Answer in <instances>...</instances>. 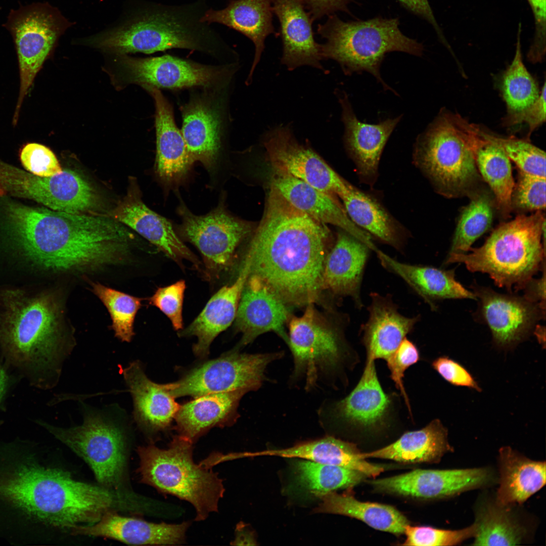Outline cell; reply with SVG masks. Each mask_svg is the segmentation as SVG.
I'll use <instances>...</instances> for the list:
<instances>
[{"mask_svg":"<svg viewBox=\"0 0 546 546\" xmlns=\"http://www.w3.org/2000/svg\"><path fill=\"white\" fill-rule=\"evenodd\" d=\"M38 449L39 445L31 444L23 449L0 475V510L25 545L37 542L43 528L94 524L117 502L108 489L46 465Z\"/></svg>","mask_w":546,"mask_h":546,"instance_id":"obj_1","label":"cell"},{"mask_svg":"<svg viewBox=\"0 0 546 546\" xmlns=\"http://www.w3.org/2000/svg\"><path fill=\"white\" fill-rule=\"evenodd\" d=\"M9 235L22 261L51 272H85L121 263L131 234L115 218L12 203Z\"/></svg>","mask_w":546,"mask_h":546,"instance_id":"obj_2","label":"cell"},{"mask_svg":"<svg viewBox=\"0 0 546 546\" xmlns=\"http://www.w3.org/2000/svg\"><path fill=\"white\" fill-rule=\"evenodd\" d=\"M328 235L325 224L294 207L271 185L245 256L249 275L285 303H312L324 289Z\"/></svg>","mask_w":546,"mask_h":546,"instance_id":"obj_3","label":"cell"},{"mask_svg":"<svg viewBox=\"0 0 546 546\" xmlns=\"http://www.w3.org/2000/svg\"><path fill=\"white\" fill-rule=\"evenodd\" d=\"M61 306L51 291L0 290V356L5 367L31 387H55L73 344L61 321Z\"/></svg>","mask_w":546,"mask_h":546,"instance_id":"obj_4","label":"cell"},{"mask_svg":"<svg viewBox=\"0 0 546 546\" xmlns=\"http://www.w3.org/2000/svg\"><path fill=\"white\" fill-rule=\"evenodd\" d=\"M202 1L180 6L152 4L113 28L85 39L87 44L120 56L185 49L210 54L226 49L218 33L201 18Z\"/></svg>","mask_w":546,"mask_h":546,"instance_id":"obj_5","label":"cell"},{"mask_svg":"<svg viewBox=\"0 0 546 546\" xmlns=\"http://www.w3.org/2000/svg\"><path fill=\"white\" fill-rule=\"evenodd\" d=\"M545 219L542 211L518 215L500 224L469 253L449 254L444 265L464 263L472 272L487 274L499 287L522 290L545 263Z\"/></svg>","mask_w":546,"mask_h":546,"instance_id":"obj_6","label":"cell"},{"mask_svg":"<svg viewBox=\"0 0 546 546\" xmlns=\"http://www.w3.org/2000/svg\"><path fill=\"white\" fill-rule=\"evenodd\" d=\"M481 128L442 110L415 145V162L437 191L448 197L470 195L480 179L473 145Z\"/></svg>","mask_w":546,"mask_h":546,"instance_id":"obj_7","label":"cell"},{"mask_svg":"<svg viewBox=\"0 0 546 546\" xmlns=\"http://www.w3.org/2000/svg\"><path fill=\"white\" fill-rule=\"evenodd\" d=\"M399 24L396 18L345 22L334 14L330 15L317 27L318 33L326 39L321 44L323 59L338 62L347 75L368 72L385 90L395 93L380 74L385 55L398 51L420 57L424 50L421 43L403 34Z\"/></svg>","mask_w":546,"mask_h":546,"instance_id":"obj_8","label":"cell"},{"mask_svg":"<svg viewBox=\"0 0 546 546\" xmlns=\"http://www.w3.org/2000/svg\"><path fill=\"white\" fill-rule=\"evenodd\" d=\"M193 443L177 435L166 449L153 444L139 447L138 472L142 483L191 503L196 510L195 521H201L218 512L225 488L217 473L194 462Z\"/></svg>","mask_w":546,"mask_h":546,"instance_id":"obj_9","label":"cell"},{"mask_svg":"<svg viewBox=\"0 0 546 546\" xmlns=\"http://www.w3.org/2000/svg\"><path fill=\"white\" fill-rule=\"evenodd\" d=\"M82 405L81 425L63 428L40 419L34 422L85 461L102 485L116 488L125 465V429L129 418L117 405L102 410Z\"/></svg>","mask_w":546,"mask_h":546,"instance_id":"obj_10","label":"cell"},{"mask_svg":"<svg viewBox=\"0 0 546 546\" xmlns=\"http://www.w3.org/2000/svg\"><path fill=\"white\" fill-rule=\"evenodd\" d=\"M287 344L294 359V378H303L305 388L315 386L324 376L333 375L345 366L350 351L341 331L320 319L312 303L303 314L289 324Z\"/></svg>","mask_w":546,"mask_h":546,"instance_id":"obj_11","label":"cell"},{"mask_svg":"<svg viewBox=\"0 0 546 546\" xmlns=\"http://www.w3.org/2000/svg\"><path fill=\"white\" fill-rule=\"evenodd\" d=\"M56 8L36 3L12 10L4 26L14 39L20 74V95L14 119L34 79L59 37L70 26Z\"/></svg>","mask_w":546,"mask_h":546,"instance_id":"obj_12","label":"cell"},{"mask_svg":"<svg viewBox=\"0 0 546 546\" xmlns=\"http://www.w3.org/2000/svg\"><path fill=\"white\" fill-rule=\"evenodd\" d=\"M280 353L248 354L236 351L192 369L178 381L169 383L175 398H194L213 393L258 389L266 379L267 366L282 356Z\"/></svg>","mask_w":546,"mask_h":546,"instance_id":"obj_13","label":"cell"},{"mask_svg":"<svg viewBox=\"0 0 546 546\" xmlns=\"http://www.w3.org/2000/svg\"><path fill=\"white\" fill-rule=\"evenodd\" d=\"M0 186L13 196L33 200L50 209L81 213L95 208V192L79 173L64 169L40 177L0 162Z\"/></svg>","mask_w":546,"mask_h":546,"instance_id":"obj_14","label":"cell"},{"mask_svg":"<svg viewBox=\"0 0 546 546\" xmlns=\"http://www.w3.org/2000/svg\"><path fill=\"white\" fill-rule=\"evenodd\" d=\"M178 212L181 218L179 233L199 249L214 274L228 267L235 249L251 230L249 223L230 214L222 202L205 215L193 214L183 203Z\"/></svg>","mask_w":546,"mask_h":546,"instance_id":"obj_15","label":"cell"},{"mask_svg":"<svg viewBox=\"0 0 546 546\" xmlns=\"http://www.w3.org/2000/svg\"><path fill=\"white\" fill-rule=\"evenodd\" d=\"M496 480L488 468L445 470L417 469L370 481L376 491L423 499L449 497L493 484Z\"/></svg>","mask_w":546,"mask_h":546,"instance_id":"obj_16","label":"cell"},{"mask_svg":"<svg viewBox=\"0 0 546 546\" xmlns=\"http://www.w3.org/2000/svg\"><path fill=\"white\" fill-rule=\"evenodd\" d=\"M290 126L280 125L268 131L263 145L274 170L304 181L332 196H338L349 184L310 148L300 144Z\"/></svg>","mask_w":546,"mask_h":546,"instance_id":"obj_17","label":"cell"},{"mask_svg":"<svg viewBox=\"0 0 546 546\" xmlns=\"http://www.w3.org/2000/svg\"><path fill=\"white\" fill-rule=\"evenodd\" d=\"M472 288L479 301V316L498 347H513L530 335L539 320L545 318V307L524 296L501 294L477 285Z\"/></svg>","mask_w":546,"mask_h":546,"instance_id":"obj_18","label":"cell"},{"mask_svg":"<svg viewBox=\"0 0 546 546\" xmlns=\"http://www.w3.org/2000/svg\"><path fill=\"white\" fill-rule=\"evenodd\" d=\"M122 61L130 82L158 89L210 88L227 81L232 74L226 68L201 64L168 55L146 58L124 57Z\"/></svg>","mask_w":546,"mask_h":546,"instance_id":"obj_19","label":"cell"},{"mask_svg":"<svg viewBox=\"0 0 546 546\" xmlns=\"http://www.w3.org/2000/svg\"><path fill=\"white\" fill-rule=\"evenodd\" d=\"M375 361L367 358L356 386L347 396L332 405L329 411L332 421L364 431L377 430L387 425L393 411V400L381 386Z\"/></svg>","mask_w":546,"mask_h":546,"instance_id":"obj_20","label":"cell"},{"mask_svg":"<svg viewBox=\"0 0 546 546\" xmlns=\"http://www.w3.org/2000/svg\"><path fill=\"white\" fill-rule=\"evenodd\" d=\"M285 304L259 278L249 274L235 317V328L242 334L240 345H247L268 332H275L287 343L284 325L288 311Z\"/></svg>","mask_w":546,"mask_h":546,"instance_id":"obj_21","label":"cell"},{"mask_svg":"<svg viewBox=\"0 0 546 546\" xmlns=\"http://www.w3.org/2000/svg\"><path fill=\"white\" fill-rule=\"evenodd\" d=\"M190 522L155 523L120 516L112 510L97 522L72 527V534L103 537L132 545H176L185 541Z\"/></svg>","mask_w":546,"mask_h":546,"instance_id":"obj_22","label":"cell"},{"mask_svg":"<svg viewBox=\"0 0 546 546\" xmlns=\"http://www.w3.org/2000/svg\"><path fill=\"white\" fill-rule=\"evenodd\" d=\"M272 3V11L280 25L282 64L290 71L303 66L325 71L321 44L314 38L313 20L301 0H273Z\"/></svg>","mask_w":546,"mask_h":546,"instance_id":"obj_23","label":"cell"},{"mask_svg":"<svg viewBox=\"0 0 546 546\" xmlns=\"http://www.w3.org/2000/svg\"><path fill=\"white\" fill-rule=\"evenodd\" d=\"M370 296L368 319L360 330L362 341L367 358L387 361L412 331L421 316L407 317L401 314L389 295L373 292Z\"/></svg>","mask_w":546,"mask_h":546,"instance_id":"obj_24","label":"cell"},{"mask_svg":"<svg viewBox=\"0 0 546 546\" xmlns=\"http://www.w3.org/2000/svg\"><path fill=\"white\" fill-rule=\"evenodd\" d=\"M122 374L132 397L133 419L138 426L148 434L168 428L180 406L170 392L169 383L152 381L138 360L122 369Z\"/></svg>","mask_w":546,"mask_h":546,"instance_id":"obj_25","label":"cell"},{"mask_svg":"<svg viewBox=\"0 0 546 546\" xmlns=\"http://www.w3.org/2000/svg\"><path fill=\"white\" fill-rule=\"evenodd\" d=\"M342 108L346 148L360 176L371 181L376 177L380 156L391 133L401 118H387L378 124H368L356 117L346 93L336 92Z\"/></svg>","mask_w":546,"mask_h":546,"instance_id":"obj_26","label":"cell"},{"mask_svg":"<svg viewBox=\"0 0 546 546\" xmlns=\"http://www.w3.org/2000/svg\"><path fill=\"white\" fill-rule=\"evenodd\" d=\"M271 184L292 206L324 224L340 228L371 248L375 245L369 233L356 225L331 195L291 175L274 170Z\"/></svg>","mask_w":546,"mask_h":546,"instance_id":"obj_27","label":"cell"},{"mask_svg":"<svg viewBox=\"0 0 546 546\" xmlns=\"http://www.w3.org/2000/svg\"><path fill=\"white\" fill-rule=\"evenodd\" d=\"M371 250L368 244L348 233H339L335 244L326 257L324 289L338 295L350 297L356 307L361 309L363 306L361 287Z\"/></svg>","mask_w":546,"mask_h":546,"instance_id":"obj_28","label":"cell"},{"mask_svg":"<svg viewBox=\"0 0 546 546\" xmlns=\"http://www.w3.org/2000/svg\"><path fill=\"white\" fill-rule=\"evenodd\" d=\"M249 260L245 257L236 281L218 291L198 316L186 329L179 331V336L197 337V341L193 347L196 356H207L213 340L235 319L241 295L249 274Z\"/></svg>","mask_w":546,"mask_h":546,"instance_id":"obj_29","label":"cell"},{"mask_svg":"<svg viewBox=\"0 0 546 546\" xmlns=\"http://www.w3.org/2000/svg\"><path fill=\"white\" fill-rule=\"evenodd\" d=\"M154 100L157 154L156 171L166 185L178 184L185 176L193 162L180 130L174 121L172 108L160 90L143 86Z\"/></svg>","mask_w":546,"mask_h":546,"instance_id":"obj_30","label":"cell"},{"mask_svg":"<svg viewBox=\"0 0 546 546\" xmlns=\"http://www.w3.org/2000/svg\"><path fill=\"white\" fill-rule=\"evenodd\" d=\"M375 252L382 266L402 279L432 310L437 309L436 303L441 300L477 299L473 292L457 281L454 269L402 262L378 248Z\"/></svg>","mask_w":546,"mask_h":546,"instance_id":"obj_31","label":"cell"},{"mask_svg":"<svg viewBox=\"0 0 546 546\" xmlns=\"http://www.w3.org/2000/svg\"><path fill=\"white\" fill-rule=\"evenodd\" d=\"M181 130L193 162L209 171L215 166L221 148L222 120L219 110L206 98H196L182 109Z\"/></svg>","mask_w":546,"mask_h":546,"instance_id":"obj_32","label":"cell"},{"mask_svg":"<svg viewBox=\"0 0 546 546\" xmlns=\"http://www.w3.org/2000/svg\"><path fill=\"white\" fill-rule=\"evenodd\" d=\"M272 12L271 0H231L223 9H208L201 18L203 22L225 25L252 41L255 54L247 82L260 61L266 37L275 32Z\"/></svg>","mask_w":546,"mask_h":546,"instance_id":"obj_33","label":"cell"},{"mask_svg":"<svg viewBox=\"0 0 546 546\" xmlns=\"http://www.w3.org/2000/svg\"><path fill=\"white\" fill-rule=\"evenodd\" d=\"M246 393H209L180 405L174 418L178 435L194 443L211 428L230 425L237 418L239 402Z\"/></svg>","mask_w":546,"mask_h":546,"instance_id":"obj_34","label":"cell"},{"mask_svg":"<svg viewBox=\"0 0 546 546\" xmlns=\"http://www.w3.org/2000/svg\"><path fill=\"white\" fill-rule=\"evenodd\" d=\"M114 218L136 231L172 260L180 262L185 259L199 265V261L177 236L171 223L140 199L133 198L118 207Z\"/></svg>","mask_w":546,"mask_h":546,"instance_id":"obj_35","label":"cell"},{"mask_svg":"<svg viewBox=\"0 0 546 546\" xmlns=\"http://www.w3.org/2000/svg\"><path fill=\"white\" fill-rule=\"evenodd\" d=\"M496 501L514 506L524 503L545 484V462L533 461L510 446L499 450Z\"/></svg>","mask_w":546,"mask_h":546,"instance_id":"obj_36","label":"cell"},{"mask_svg":"<svg viewBox=\"0 0 546 546\" xmlns=\"http://www.w3.org/2000/svg\"><path fill=\"white\" fill-rule=\"evenodd\" d=\"M447 430L438 419L425 427L408 431L392 443L361 457L391 460L404 463H437L445 453L452 451Z\"/></svg>","mask_w":546,"mask_h":546,"instance_id":"obj_37","label":"cell"},{"mask_svg":"<svg viewBox=\"0 0 546 546\" xmlns=\"http://www.w3.org/2000/svg\"><path fill=\"white\" fill-rule=\"evenodd\" d=\"M353 443L326 437L304 442L291 447L267 450L255 452V456H275L299 458L305 460L354 470L375 477L385 470V467L367 462Z\"/></svg>","mask_w":546,"mask_h":546,"instance_id":"obj_38","label":"cell"},{"mask_svg":"<svg viewBox=\"0 0 546 546\" xmlns=\"http://www.w3.org/2000/svg\"><path fill=\"white\" fill-rule=\"evenodd\" d=\"M513 506L503 505L495 498H481L475 509L476 533L474 545H517L524 542L526 527L515 514Z\"/></svg>","mask_w":546,"mask_h":546,"instance_id":"obj_39","label":"cell"},{"mask_svg":"<svg viewBox=\"0 0 546 546\" xmlns=\"http://www.w3.org/2000/svg\"><path fill=\"white\" fill-rule=\"evenodd\" d=\"M315 513L339 514L359 520L376 530L395 535L404 534L410 524L406 517L390 505L357 500L348 494L335 491L320 496Z\"/></svg>","mask_w":546,"mask_h":546,"instance_id":"obj_40","label":"cell"},{"mask_svg":"<svg viewBox=\"0 0 546 546\" xmlns=\"http://www.w3.org/2000/svg\"><path fill=\"white\" fill-rule=\"evenodd\" d=\"M482 130L473 146L475 163L493 193L495 206L506 218L512 210L511 197L515 185L510 160L500 147L484 138Z\"/></svg>","mask_w":546,"mask_h":546,"instance_id":"obj_41","label":"cell"},{"mask_svg":"<svg viewBox=\"0 0 546 546\" xmlns=\"http://www.w3.org/2000/svg\"><path fill=\"white\" fill-rule=\"evenodd\" d=\"M339 197L351 220L382 242L402 250L403 238L393 219L374 201L351 185Z\"/></svg>","mask_w":546,"mask_h":546,"instance_id":"obj_42","label":"cell"},{"mask_svg":"<svg viewBox=\"0 0 546 546\" xmlns=\"http://www.w3.org/2000/svg\"><path fill=\"white\" fill-rule=\"evenodd\" d=\"M469 196L470 202L461 212L448 254L467 253L492 224L494 199L487 191L477 189Z\"/></svg>","mask_w":546,"mask_h":546,"instance_id":"obj_43","label":"cell"},{"mask_svg":"<svg viewBox=\"0 0 546 546\" xmlns=\"http://www.w3.org/2000/svg\"><path fill=\"white\" fill-rule=\"evenodd\" d=\"M294 469L298 484L320 496L339 489L353 487L367 477L354 470L305 460L296 462Z\"/></svg>","mask_w":546,"mask_h":546,"instance_id":"obj_44","label":"cell"},{"mask_svg":"<svg viewBox=\"0 0 546 546\" xmlns=\"http://www.w3.org/2000/svg\"><path fill=\"white\" fill-rule=\"evenodd\" d=\"M501 90L507 106V116L526 110L540 96L537 82L523 63L519 37L514 58L503 75Z\"/></svg>","mask_w":546,"mask_h":546,"instance_id":"obj_45","label":"cell"},{"mask_svg":"<svg viewBox=\"0 0 546 546\" xmlns=\"http://www.w3.org/2000/svg\"><path fill=\"white\" fill-rule=\"evenodd\" d=\"M92 288L110 314L115 336L123 342H129L134 335L133 324L142 299L100 283H93Z\"/></svg>","mask_w":546,"mask_h":546,"instance_id":"obj_46","label":"cell"},{"mask_svg":"<svg viewBox=\"0 0 546 546\" xmlns=\"http://www.w3.org/2000/svg\"><path fill=\"white\" fill-rule=\"evenodd\" d=\"M485 138L495 143L504 151L518 169L524 172L545 177V153L532 145L529 140L514 136L504 138L494 136L482 130Z\"/></svg>","mask_w":546,"mask_h":546,"instance_id":"obj_47","label":"cell"},{"mask_svg":"<svg viewBox=\"0 0 546 546\" xmlns=\"http://www.w3.org/2000/svg\"><path fill=\"white\" fill-rule=\"evenodd\" d=\"M476 526L471 525L459 530H445L429 526H412L407 525L404 530L406 539L403 545H454L474 537Z\"/></svg>","mask_w":546,"mask_h":546,"instance_id":"obj_48","label":"cell"},{"mask_svg":"<svg viewBox=\"0 0 546 546\" xmlns=\"http://www.w3.org/2000/svg\"><path fill=\"white\" fill-rule=\"evenodd\" d=\"M512 209L519 212L545 208V177L518 169L517 183L511 197Z\"/></svg>","mask_w":546,"mask_h":546,"instance_id":"obj_49","label":"cell"},{"mask_svg":"<svg viewBox=\"0 0 546 546\" xmlns=\"http://www.w3.org/2000/svg\"><path fill=\"white\" fill-rule=\"evenodd\" d=\"M185 281L159 288L149 299V304L158 308L170 320L173 328H183V304L186 289Z\"/></svg>","mask_w":546,"mask_h":546,"instance_id":"obj_50","label":"cell"},{"mask_svg":"<svg viewBox=\"0 0 546 546\" xmlns=\"http://www.w3.org/2000/svg\"><path fill=\"white\" fill-rule=\"evenodd\" d=\"M21 162L31 173L49 177L62 171L54 153L48 147L38 143H28L20 152Z\"/></svg>","mask_w":546,"mask_h":546,"instance_id":"obj_51","label":"cell"},{"mask_svg":"<svg viewBox=\"0 0 546 546\" xmlns=\"http://www.w3.org/2000/svg\"><path fill=\"white\" fill-rule=\"evenodd\" d=\"M420 359L419 351L416 345L405 337L393 355L386 361L390 378L403 397L411 412L409 399L403 383L405 371Z\"/></svg>","mask_w":546,"mask_h":546,"instance_id":"obj_52","label":"cell"},{"mask_svg":"<svg viewBox=\"0 0 546 546\" xmlns=\"http://www.w3.org/2000/svg\"><path fill=\"white\" fill-rule=\"evenodd\" d=\"M432 366L450 384L481 391V388L469 372L462 365L448 357L443 356L436 358L433 361Z\"/></svg>","mask_w":546,"mask_h":546,"instance_id":"obj_53","label":"cell"},{"mask_svg":"<svg viewBox=\"0 0 546 546\" xmlns=\"http://www.w3.org/2000/svg\"><path fill=\"white\" fill-rule=\"evenodd\" d=\"M533 13L535 37L528 58L533 63L541 62L545 54L546 0H527Z\"/></svg>","mask_w":546,"mask_h":546,"instance_id":"obj_54","label":"cell"},{"mask_svg":"<svg viewBox=\"0 0 546 546\" xmlns=\"http://www.w3.org/2000/svg\"><path fill=\"white\" fill-rule=\"evenodd\" d=\"M545 82L537 100L524 112L518 114L506 116L503 123L506 126H512L526 123L529 126L528 139L531 133L545 121Z\"/></svg>","mask_w":546,"mask_h":546,"instance_id":"obj_55","label":"cell"},{"mask_svg":"<svg viewBox=\"0 0 546 546\" xmlns=\"http://www.w3.org/2000/svg\"><path fill=\"white\" fill-rule=\"evenodd\" d=\"M351 0H301L309 11L313 20L337 11L348 12L347 6Z\"/></svg>","mask_w":546,"mask_h":546,"instance_id":"obj_56","label":"cell"},{"mask_svg":"<svg viewBox=\"0 0 546 546\" xmlns=\"http://www.w3.org/2000/svg\"><path fill=\"white\" fill-rule=\"evenodd\" d=\"M20 381L19 377L5 367L0 356V413L5 412L8 398ZM3 423L0 419V426Z\"/></svg>","mask_w":546,"mask_h":546,"instance_id":"obj_57","label":"cell"},{"mask_svg":"<svg viewBox=\"0 0 546 546\" xmlns=\"http://www.w3.org/2000/svg\"><path fill=\"white\" fill-rule=\"evenodd\" d=\"M400 3L413 13L422 17L434 27L441 38H443L440 28L435 19L428 0H398Z\"/></svg>","mask_w":546,"mask_h":546,"instance_id":"obj_58","label":"cell"},{"mask_svg":"<svg viewBox=\"0 0 546 546\" xmlns=\"http://www.w3.org/2000/svg\"><path fill=\"white\" fill-rule=\"evenodd\" d=\"M542 276L537 279L532 278L525 285L523 296L529 301L538 303L545 307V267Z\"/></svg>","mask_w":546,"mask_h":546,"instance_id":"obj_59","label":"cell"},{"mask_svg":"<svg viewBox=\"0 0 546 546\" xmlns=\"http://www.w3.org/2000/svg\"><path fill=\"white\" fill-rule=\"evenodd\" d=\"M236 530L235 539L231 543L232 545L254 544V540L252 534L244 527L243 524L238 525Z\"/></svg>","mask_w":546,"mask_h":546,"instance_id":"obj_60","label":"cell"},{"mask_svg":"<svg viewBox=\"0 0 546 546\" xmlns=\"http://www.w3.org/2000/svg\"><path fill=\"white\" fill-rule=\"evenodd\" d=\"M6 193V191L0 186V196L5 195Z\"/></svg>","mask_w":546,"mask_h":546,"instance_id":"obj_61","label":"cell"}]
</instances>
